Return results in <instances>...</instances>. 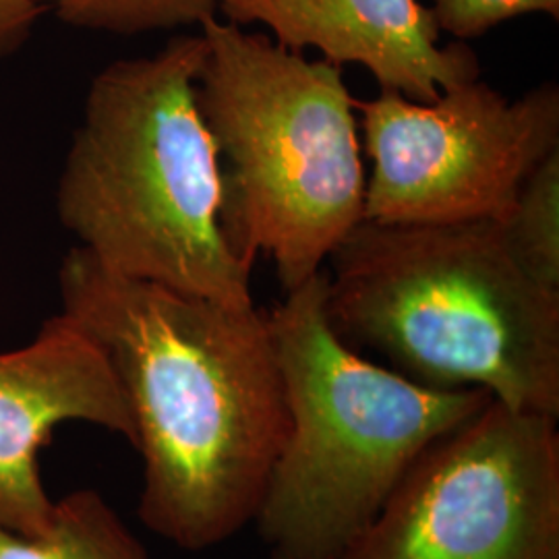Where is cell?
I'll return each instance as SVG.
<instances>
[{
  "instance_id": "obj_11",
  "label": "cell",
  "mask_w": 559,
  "mask_h": 559,
  "mask_svg": "<svg viewBox=\"0 0 559 559\" xmlns=\"http://www.w3.org/2000/svg\"><path fill=\"white\" fill-rule=\"evenodd\" d=\"M500 228L520 267L543 286L559 290V150L524 180Z\"/></svg>"
},
{
  "instance_id": "obj_4",
  "label": "cell",
  "mask_w": 559,
  "mask_h": 559,
  "mask_svg": "<svg viewBox=\"0 0 559 559\" xmlns=\"http://www.w3.org/2000/svg\"><path fill=\"white\" fill-rule=\"evenodd\" d=\"M198 102L221 158V226L253 270L274 261L284 293L320 274L365 218L359 122L342 67L305 59L221 17L201 23Z\"/></svg>"
},
{
  "instance_id": "obj_2",
  "label": "cell",
  "mask_w": 559,
  "mask_h": 559,
  "mask_svg": "<svg viewBox=\"0 0 559 559\" xmlns=\"http://www.w3.org/2000/svg\"><path fill=\"white\" fill-rule=\"evenodd\" d=\"M328 261L325 316L350 348L559 419V290L520 267L500 222L360 221Z\"/></svg>"
},
{
  "instance_id": "obj_9",
  "label": "cell",
  "mask_w": 559,
  "mask_h": 559,
  "mask_svg": "<svg viewBox=\"0 0 559 559\" xmlns=\"http://www.w3.org/2000/svg\"><path fill=\"white\" fill-rule=\"evenodd\" d=\"M218 17L261 23L290 50H320L334 64L365 67L381 90L413 102L479 80L477 55L464 41L441 46V32L420 0H218Z\"/></svg>"
},
{
  "instance_id": "obj_15",
  "label": "cell",
  "mask_w": 559,
  "mask_h": 559,
  "mask_svg": "<svg viewBox=\"0 0 559 559\" xmlns=\"http://www.w3.org/2000/svg\"><path fill=\"white\" fill-rule=\"evenodd\" d=\"M272 559H297V558H290V556H284V554H276V551H272Z\"/></svg>"
},
{
  "instance_id": "obj_8",
  "label": "cell",
  "mask_w": 559,
  "mask_h": 559,
  "mask_svg": "<svg viewBox=\"0 0 559 559\" xmlns=\"http://www.w3.org/2000/svg\"><path fill=\"white\" fill-rule=\"evenodd\" d=\"M64 423H90L133 443L135 429L119 380L80 325L64 313L29 344L0 353V526L40 535L55 514L40 452Z\"/></svg>"
},
{
  "instance_id": "obj_5",
  "label": "cell",
  "mask_w": 559,
  "mask_h": 559,
  "mask_svg": "<svg viewBox=\"0 0 559 559\" xmlns=\"http://www.w3.org/2000/svg\"><path fill=\"white\" fill-rule=\"evenodd\" d=\"M325 297L321 270L265 313L290 427L255 522L272 551L297 559H338L413 462L493 400L360 357L332 330Z\"/></svg>"
},
{
  "instance_id": "obj_13",
  "label": "cell",
  "mask_w": 559,
  "mask_h": 559,
  "mask_svg": "<svg viewBox=\"0 0 559 559\" xmlns=\"http://www.w3.org/2000/svg\"><path fill=\"white\" fill-rule=\"evenodd\" d=\"M429 11L440 32L466 41L522 15L543 13L558 20L559 0H431Z\"/></svg>"
},
{
  "instance_id": "obj_6",
  "label": "cell",
  "mask_w": 559,
  "mask_h": 559,
  "mask_svg": "<svg viewBox=\"0 0 559 559\" xmlns=\"http://www.w3.org/2000/svg\"><path fill=\"white\" fill-rule=\"evenodd\" d=\"M338 559H559L558 419L491 400L413 462Z\"/></svg>"
},
{
  "instance_id": "obj_1",
  "label": "cell",
  "mask_w": 559,
  "mask_h": 559,
  "mask_svg": "<svg viewBox=\"0 0 559 559\" xmlns=\"http://www.w3.org/2000/svg\"><path fill=\"white\" fill-rule=\"evenodd\" d=\"M59 286L60 313L100 346L129 404L143 524L189 551L237 535L290 427L265 313L120 276L80 247Z\"/></svg>"
},
{
  "instance_id": "obj_3",
  "label": "cell",
  "mask_w": 559,
  "mask_h": 559,
  "mask_svg": "<svg viewBox=\"0 0 559 559\" xmlns=\"http://www.w3.org/2000/svg\"><path fill=\"white\" fill-rule=\"evenodd\" d=\"M205 38L100 71L60 173L62 226L106 270L218 300L253 305L251 267L221 226V158L201 115Z\"/></svg>"
},
{
  "instance_id": "obj_14",
  "label": "cell",
  "mask_w": 559,
  "mask_h": 559,
  "mask_svg": "<svg viewBox=\"0 0 559 559\" xmlns=\"http://www.w3.org/2000/svg\"><path fill=\"white\" fill-rule=\"evenodd\" d=\"M40 15V4L32 0H0V59L29 40Z\"/></svg>"
},
{
  "instance_id": "obj_7",
  "label": "cell",
  "mask_w": 559,
  "mask_h": 559,
  "mask_svg": "<svg viewBox=\"0 0 559 559\" xmlns=\"http://www.w3.org/2000/svg\"><path fill=\"white\" fill-rule=\"evenodd\" d=\"M355 110L373 162L362 221L503 222L524 180L559 150L554 81L519 100L479 80L429 104L381 90L373 100H355Z\"/></svg>"
},
{
  "instance_id": "obj_12",
  "label": "cell",
  "mask_w": 559,
  "mask_h": 559,
  "mask_svg": "<svg viewBox=\"0 0 559 559\" xmlns=\"http://www.w3.org/2000/svg\"><path fill=\"white\" fill-rule=\"evenodd\" d=\"M50 7L69 25L110 32L145 34L200 25L218 17V0H32Z\"/></svg>"
},
{
  "instance_id": "obj_10",
  "label": "cell",
  "mask_w": 559,
  "mask_h": 559,
  "mask_svg": "<svg viewBox=\"0 0 559 559\" xmlns=\"http://www.w3.org/2000/svg\"><path fill=\"white\" fill-rule=\"evenodd\" d=\"M0 559H150L98 491L80 489L55 501V514L40 535L0 526Z\"/></svg>"
}]
</instances>
